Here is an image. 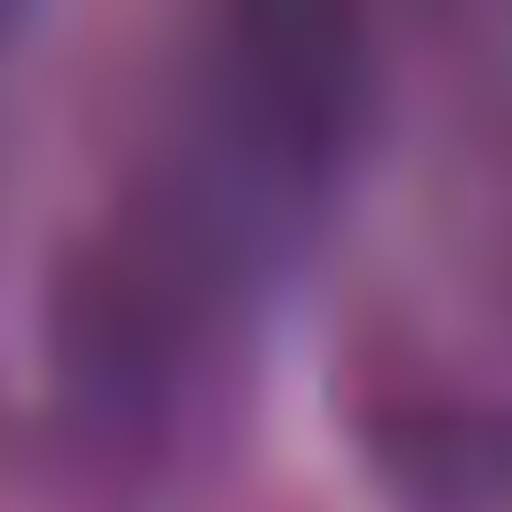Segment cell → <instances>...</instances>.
<instances>
[{
  "label": "cell",
  "mask_w": 512,
  "mask_h": 512,
  "mask_svg": "<svg viewBox=\"0 0 512 512\" xmlns=\"http://www.w3.org/2000/svg\"><path fill=\"white\" fill-rule=\"evenodd\" d=\"M360 120L336 16H232L168 80L80 264L64 336L96 400L184 392L312 232Z\"/></svg>",
  "instance_id": "1"
}]
</instances>
